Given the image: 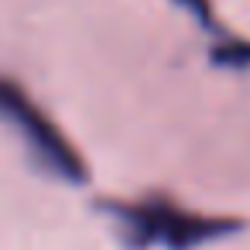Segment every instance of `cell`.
Wrapping results in <instances>:
<instances>
[{"instance_id":"6da1fadb","label":"cell","mask_w":250,"mask_h":250,"mask_svg":"<svg viewBox=\"0 0 250 250\" xmlns=\"http://www.w3.org/2000/svg\"><path fill=\"white\" fill-rule=\"evenodd\" d=\"M93 209L110 223L124 250H202L250 226L240 216L188 209L168 192H144L137 199H96Z\"/></svg>"},{"instance_id":"7a4b0ae2","label":"cell","mask_w":250,"mask_h":250,"mask_svg":"<svg viewBox=\"0 0 250 250\" xmlns=\"http://www.w3.org/2000/svg\"><path fill=\"white\" fill-rule=\"evenodd\" d=\"M0 124L24 147L35 171L65 185H89V165L83 151L62 134V127L35 103V96L0 72Z\"/></svg>"},{"instance_id":"3957f363","label":"cell","mask_w":250,"mask_h":250,"mask_svg":"<svg viewBox=\"0 0 250 250\" xmlns=\"http://www.w3.org/2000/svg\"><path fill=\"white\" fill-rule=\"evenodd\" d=\"M171 4L182 7L199 24V31L209 38V62L216 69H250V38L233 35L219 21L209 0H171Z\"/></svg>"}]
</instances>
